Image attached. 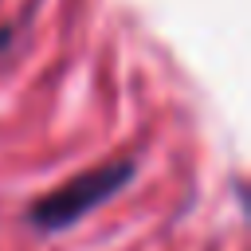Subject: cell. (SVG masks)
Listing matches in <instances>:
<instances>
[{
	"label": "cell",
	"instance_id": "obj_1",
	"mask_svg": "<svg viewBox=\"0 0 251 251\" xmlns=\"http://www.w3.org/2000/svg\"><path fill=\"white\" fill-rule=\"evenodd\" d=\"M137 173V161L133 157H114V161H102L71 180H63L59 188L43 192L31 208H27V224L39 227V231H59V227H71L78 224L86 212H94L98 204H106L118 188H126Z\"/></svg>",
	"mask_w": 251,
	"mask_h": 251
},
{
	"label": "cell",
	"instance_id": "obj_2",
	"mask_svg": "<svg viewBox=\"0 0 251 251\" xmlns=\"http://www.w3.org/2000/svg\"><path fill=\"white\" fill-rule=\"evenodd\" d=\"M12 43H16V24H0V63L8 59Z\"/></svg>",
	"mask_w": 251,
	"mask_h": 251
}]
</instances>
